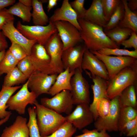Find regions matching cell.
<instances>
[{
    "instance_id": "f1b7e54d",
    "label": "cell",
    "mask_w": 137,
    "mask_h": 137,
    "mask_svg": "<svg viewBox=\"0 0 137 137\" xmlns=\"http://www.w3.org/2000/svg\"><path fill=\"white\" fill-rule=\"evenodd\" d=\"M32 9V7L26 6L18 2L7 9V10L10 14L21 18L23 22H29L32 17L31 11Z\"/></svg>"
},
{
    "instance_id": "f907efd6",
    "label": "cell",
    "mask_w": 137,
    "mask_h": 137,
    "mask_svg": "<svg viewBox=\"0 0 137 137\" xmlns=\"http://www.w3.org/2000/svg\"><path fill=\"white\" fill-rule=\"evenodd\" d=\"M6 52L5 50L0 52V64L5 56Z\"/></svg>"
},
{
    "instance_id": "484cf974",
    "label": "cell",
    "mask_w": 137,
    "mask_h": 137,
    "mask_svg": "<svg viewBox=\"0 0 137 137\" xmlns=\"http://www.w3.org/2000/svg\"><path fill=\"white\" fill-rule=\"evenodd\" d=\"M136 85H131L125 89L119 96L120 107H132L136 109Z\"/></svg>"
},
{
    "instance_id": "ac0fdd59",
    "label": "cell",
    "mask_w": 137,
    "mask_h": 137,
    "mask_svg": "<svg viewBox=\"0 0 137 137\" xmlns=\"http://www.w3.org/2000/svg\"><path fill=\"white\" fill-rule=\"evenodd\" d=\"M90 76L92 79L94 84L91 87L93 94V100L92 103L89 105V108L93 113L95 121L98 118L96 110L97 102L102 98H109L107 90L109 80L97 76L90 75Z\"/></svg>"
},
{
    "instance_id": "52a82bcc",
    "label": "cell",
    "mask_w": 137,
    "mask_h": 137,
    "mask_svg": "<svg viewBox=\"0 0 137 137\" xmlns=\"http://www.w3.org/2000/svg\"><path fill=\"white\" fill-rule=\"evenodd\" d=\"M40 102L44 106L60 114H69L73 107L72 95L68 90H63L51 98H41Z\"/></svg>"
},
{
    "instance_id": "f6af8a7d",
    "label": "cell",
    "mask_w": 137,
    "mask_h": 137,
    "mask_svg": "<svg viewBox=\"0 0 137 137\" xmlns=\"http://www.w3.org/2000/svg\"><path fill=\"white\" fill-rule=\"evenodd\" d=\"M6 37L2 32L0 30V52L5 50L8 47Z\"/></svg>"
},
{
    "instance_id": "9a60e30c",
    "label": "cell",
    "mask_w": 137,
    "mask_h": 137,
    "mask_svg": "<svg viewBox=\"0 0 137 137\" xmlns=\"http://www.w3.org/2000/svg\"><path fill=\"white\" fill-rule=\"evenodd\" d=\"M29 56L35 70L48 75L52 74L50 66V57L44 46L37 43L34 45Z\"/></svg>"
},
{
    "instance_id": "ffe728a7",
    "label": "cell",
    "mask_w": 137,
    "mask_h": 137,
    "mask_svg": "<svg viewBox=\"0 0 137 137\" xmlns=\"http://www.w3.org/2000/svg\"><path fill=\"white\" fill-rule=\"evenodd\" d=\"M27 122L26 118L17 116L12 125L5 127L1 137H29Z\"/></svg>"
},
{
    "instance_id": "d4e9b609",
    "label": "cell",
    "mask_w": 137,
    "mask_h": 137,
    "mask_svg": "<svg viewBox=\"0 0 137 137\" xmlns=\"http://www.w3.org/2000/svg\"><path fill=\"white\" fill-rule=\"evenodd\" d=\"M123 4L125 10L123 19L118 26L121 28H129L137 33V11H132L128 8L127 0H121Z\"/></svg>"
},
{
    "instance_id": "816d5d0a",
    "label": "cell",
    "mask_w": 137,
    "mask_h": 137,
    "mask_svg": "<svg viewBox=\"0 0 137 137\" xmlns=\"http://www.w3.org/2000/svg\"><path fill=\"white\" fill-rule=\"evenodd\" d=\"M10 116H8L5 118L0 120V126L6 122L9 119Z\"/></svg>"
},
{
    "instance_id": "8d00e7d4",
    "label": "cell",
    "mask_w": 137,
    "mask_h": 137,
    "mask_svg": "<svg viewBox=\"0 0 137 137\" xmlns=\"http://www.w3.org/2000/svg\"><path fill=\"white\" fill-rule=\"evenodd\" d=\"M119 131L120 136L133 137L137 135V117L126 123Z\"/></svg>"
},
{
    "instance_id": "7c38bea8",
    "label": "cell",
    "mask_w": 137,
    "mask_h": 137,
    "mask_svg": "<svg viewBox=\"0 0 137 137\" xmlns=\"http://www.w3.org/2000/svg\"><path fill=\"white\" fill-rule=\"evenodd\" d=\"M58 75L57 74L48 75L35 72L28 79V88L35 94L37 98L43 94H48Z\"/></svg>"
},
{
    "instance_id": "681fc988",
    "label": "cell",
    "mask_w": 137,
    "mask_h": 137,
    "mask_svg": "<svg viewBox=\"0 0 137 137\" xmlns=\"http://www.w3.org/2000/svg\"><path fill=\"white\" fill-rule=\"evenodd\" d=\"M19 2L24 5L29 7H32V0H19Z\"/></svg>"
},
{
    "instance_id": "e0dca14e",
    "label": "cell",
    "mask_w": 137,
    "mask_h": 137,
    "mask_svg": "<svg viewBox=\"0 0 137 137\" xmlns=\"http://www.w3.org/2000/svg\"><path fill=\"white\" fill-rule=\"evenodd\" d=\"M81 68L90 71L91 75L97 76L109 80L108 72L103 62L86 48L84 53Z\"/></svg>"
},
{
    "instance_id": "44dd1931",
    "label": "cell",
    "mask_w": 137,
    "mask_h": 137,
    "mask_svg": "<svg viewBox=\"0 0 137 137\" xmlns=\"http://www.w3.org/2000/svg\"><path fill=\"white\" fill-rule=\"evenodd\" d=\"M90 22L103 28L108 22L105 19L101 0H93L82 19Z\"/></svg>"
},
{
    "instance_id": "5b68a950",
    "label": "cell",
    "mask_w": 137,
    "mask_h": 137,
    "mask_svg": "<svg viewBox=\"0 0 137 137\" xmlns=\"http://www.w3.org/2000/svg\"><path fill=\"white\" fill-rule=\"evenodd\" d=\"M82 71L75 70L71 80L70 91L74 105H90V85L82 75Z\"/></svg>"
},
{
    "instance_id": "60d3db41",
    "label": "cell",
    "mask_w": 137,
    "mask_h": 137,
    "mask_svg": "<svg viewBox=\"0 0 137 137\" xmlns=\"http://www.w3.org/2000/svg\"><path fill=\"white\" fill-rule=\"evenodd\" d=\"M82 132V134L74 137H111L105 130L99 131L96 129L92 130L85 129Z\"/></svg>"
},
{
    "instance_id": "8fae6325",
    "label": "cell",
    "mask_w": 137,
    "mask_h": 137,
    "mask_svg": "<svg viewBox=\"0 0 137 137\" xmlns=\"http://www.w3.org/2000/svg\"><path fill=\"white\" fill-rule=\"evenodd\" d=\"M28 83L27 80L17 92L9 98L7 103L9 110L15 111L19 114L23 115L25 113L28 104H34L37 98L33 92L29 91Z\"/></svg>"
},
{
    "instance_id": "30bf717a",
    "label": "cell",
    "mask_w": 137,
    "mask_h": 137,
    "mask_svg": "<svg viewBox=\"0 0 137 137\" xmlns=\"http://www.w3.org/2000/svg\"><path fill=\"white\" fill-rule=\"evenodd\" d=\"M120 109L119 96L110 100V106L108 114L103 118L98 117L94 125L98 131L109 132L118 131V123Z\"/></svg>"
},
{
    "instance_id": "836d02e7",
    "label": "cell",
    "mask_w": 137,
    "mask_h": 137,
    "mask_svg": "<svg viewBox=\"0 0 137 137\" xmlns=\"http://www.w3.org/2000/svg\"><path fill=\"white\" fill-rule=\"evenodd\" d=\"M77 129L71 123L66 121L52 133L44 137H73Z\"/></svg>"
},
{
    "instance_id": "1f68e13d",
    "label": "cell",
    "mask_w": 137,
    "mask_h": 137,
    "mask_svg": "<svg viewBox=\"0 0 137 137\" xmlns=\"http://www.w3.org/2000/svg\"><path fill=\"white\" fill-rule=\"evenodd\" d=\"M27 111L29 119L27 125L29 130V137H41L37 123L35 108L29 107Z\"/></svg>"
},
{
    "instance_id": "d6986e66",
    "label": "cell",
    "mask_w": 137,
    "mask_h": 137,
    "mask_svg": "<svg viewBox=\"0 0 137 137\" xmlns=\"http://www.w3.org/2000/svg\"><path fill=\"white\" fill-rule=\"evenodd\" d=\"M49 19V21L52 23L58 21L68 22L74 25L79 31L81 30L77 15L71 7L68 0H64L61 7L55 11Z\"/></svg>"
},
{
    "instance_id": "603a6c76",
    "label": "cell",
    "mask_w": 137,
    "mask_h": 137,
    "mask_svg": "<svg viewBox=\"0 0 137 137\" xmlns=\"http://www.w3.org/2000/svg\"><path fill=\"white\" fill-rule=\"evenodd\" d=\"M22 86H17L11 87H7L2 86L0 91V119H3L12 114L11 112L7 111L8 108L7 102L9 98Z\"/></svg>"
},
{
    "instance_id": "e575fe53",
    "label": "cell",
    "mask_w": 137,
    "mask_h": 137,
    "mask_svg": "<svg viewBox=\"0 0 137 137\" xmlns=\"http://www.w3.org/2000/svg\"><path fill=\"white\" fill-rule=\"evenodd\" d=\"M120 0H101L104 18L108 22L121 3Z\"/></svg>"
},
{
    "instance_id": "8992f818",
    "label": "cell",
    "mask_w": 137,
    "mask_h": 137,
    "mask_svg": "<svg viewBox=\"0 0 137 137\" xmlns=\"http://www.w3.org/2000/svg\"><path fill=\"white\" fill-rule=\"evenodd\" d=\"M91 52L105 65L109 80L126 67L130 66L137 67V59L133 57L128 56H111L102 55L97 52Z\"/></svg>"
},
{
    "instance_id": "4316f807",
    "label": "cell",
    "mask_w": 137,
    "mask_h": 137,
    "mask_svg": "<svg viewBox=\"0 0 137 137\" xmlns=\"http://www.w3.org/2000/svg\"><path fill=\"white\" fill-rule=\"evenodd\" d=\"M28 78L16 66L7 74L4 77L3 86L11 87L24 83Z\"/></svg>"
},
{
    "instance_id": "d6a6232c",
    "label": "cell",
    "mask_w": 137,
    "mask_h": 137,
    "mask_svg": "<svg viewBox=\"0 0 137 137\" xmlns=\"http://www.w3.org/2000/svg\"><path fill=\"white\" fill-rule=\"evenodd\" d=\"M18 62L8 50L0 64V76L7 74L13 69Z\"/></svg>"
},
{
    "instance_id": "7402d4cb",
    "label": "cell",
    "mask_w": 137,
    "mask_h": 137,
    "mask_svg": "<svg viewBox=\"0 0 137 137\" xmlns=\"http://www.w3.org/2000/svg\"><path fill=\"white\" fill-rule=\"evenodd\" d=\"M74 71L70 72L69 69L67 68L58 74L54 83L50 88L48 94L53 96L63 90L70 91L71 89V80Z\"/></svg>"
},
{
    "instance_id": "cb8c5ba5",
    "label": "cell",
    "mask_w": 137,
    "mask_h": 137,
    "mask_svg": "<svg viewBox=\"0 0 137 137\" xmlns=\"http://www.w3.org/2000/svg\"><path fill=\"white\" fill-rule=\"evenodd\" d=\"M41 1L32 0L33 11L32 17L35 25L45 26L49 22V19L44 10Z\"/></svg>"
},
{
    "instance_id": "2e32d148",
    "label": "cell",
    "mask_w": 137,
    "mask_h": 137,
    "mask_svg": "<svg viewBox=\"0 0 137 137\" xmlns=\"http://www.w3.org/2000/svg\"><path fill=\"white\" fill-rule=\"evenodd\" d=\"M1 30L4 35L10 40L11 43L19 45L25 50L28 56L31 55L32 48L37 43V41L29 40L24 36L15 27L14 21H10L3 25Z\"/></svg>"
},
{
    "instance_id": "ee69618b",
    "label": "cell",
    "mask_w": 137,
    "mask_h": 137,
    "mask_svg": "<svg viewBox=\"0 0 137 137\" xmlns=\"http://www.w3.org/2000/svg\"><path fill=\"white\" fill-rule=\"evenodd\" d=\"M14 19L13 15L8 13L7 9L4 8L0 10V30L3 25Z\"/></svg>"
},
{
    "instance_id": "b9f144b4",
    "label": "cell",
    "mask_w": 137,
    "mask_h": 137,
    "mask_svg": "<svg viewBox=\"0 0 137 137\" xmlns=\"http://www.w3.org/2000/svg\"><path fill=\"white\" fill-rule=\"evenodd\" d=\"M84 0H75L70 4L76 14L78 19H82L87 9L84 7Z\"/></svg>"
},
{
    "instance_id": "ab89813d",
    "label": "cell",
    "mask_w": 137,
    "mask_h": 137,
    "mask_svg": "<svg viewBox=\"0 0 137 137\" xmlns=\"http://www.w3.org/2000/svg\"><path fill=\"white\" fill-rule=\"evenodd\" d=\"M8 50L19 62L28 56L26 52L21 46L15 43H11Z\"/></svg>"
},
{
    "instance_id": "4fadbf2b",
    "label": "cell",
    "mask_w": 137,
    "mask_h": 137,
    "mask_svg": "<svg viewBox=\"0 0 137 137\" xmlns=\"http://www.w3.org/2000/svg\"><path fill=\"white\" fill-rule=\"evenodd\" d=\"M86 48L83 42L63 51L61 59L64 70L68 68L71 72L78 69L82 71L81 64Z\"/></svg>"
},
{
    "instance_id": "74e56055",
    "label": "cell",
    "mask_w": 137,
    "mask_h": 137,
    "mask_svg": "<svg viewBox=\"0 0 137 137\" xmlns=\"http://www.w3.org/2000/svg\"><path fill=\"white\" fill-rule=\"evenodd\" d=\"M110 100L109 98H103L97 102L96 110L98 117L103 118L108 113L110 108Z\"/></svg>"
},
{
    "instance_id": "d590c367",
    "label": "cell",
    "mask_w": 137,
    "mask_h": 137,
    "mask_svg": "<svg viewBox=\"0 0 137 137\" xmlns=\"http://www.w3.org/2000/svg\"><path fill=\"white\" fill-rule=\"evenodd\" d=\"M97 52L101 54L107 56H128L137 59V49L130 51L124 49L105 48L101 49Z\"/></svg>"
},
{
    "instance_id": "f546056e",
    "label": "cell",
    "mask_w": 137,
    "mask_h": 137,
    "mask_svg": "<svg viewBox=\"0 0 137 137\" xmlns=\"http://www.w3.org/2000/svg\"><path fill=\"white\" fill-rule=\"evenodd\" d=\"M137 117V110L128 106L120 107L118 123V131H120L128 122Z\"/></svg>"
},
{
    "instance_id": "83f0119b",
    "label": "cell",
    "mask_w": 137,
    "mask_h": 137,
    "mask_svg": "<svg viewBox=\"0 0 137 137\" xmlns=\"http://www.w3.org/2000/svg\"><path fill=\"white\" fill-rule=\"evenodd\" d=\"M132 31L130 28H121L117 26L104 32L108 37L119 47L122 42L130 36Z\"/></svg>"
},
{
    "instance_id": "5bb4252c",
    "label": "cell",
    "mask_w": 137,
    "mask_h": 137,
    "mask_svg": "<svg viewBox=\"0 0 137 137\" xmlns=\"http://www.w3.org/2000/svg\"><path fill=\"white\" fill-rule=\"evenodd\" d=\"M89 105L85 104L77 105L74 110L65 117L66 121L71 123L76 129L79 130L92 123L94 118L90 109Z\"/></svg>"
},
{
    "instance_id": "7bdbcfd3",
    "label": "cell",
    "mask_w": 137,
    "mask_h": 137,
    "mask_svg": "<svg viewBox=\"0 0 137 137\" xmlns=\"http://www.w3.org/2000/svg\"><path fill=\"white\" fill-rule=\"evenodd\" d=\"M121 45L124 46V49L133 48L134 49H137V33L132 30L130 38L123 41Z\"/></svg>"
},
{
    "instance_id": "3957f363",
    "label": "cell",
    "mask_w": 137,
    "mask_h": 137,
    "mask_svg": "<svg viewBox=\"0 0 137 137\" xmlns=\"http://www.w3.org/2000/svg\"><path fill=\"white\" fill-rule=\"evenodd\" d=\"M137 81V67L125 68L109 80L107 90L108 98L111 100L119 96L128 86L136 85Z\"/></svg>"
},
{
    "instance_id": "9c48e42d",
    "label": "cell",
    "mask_w": 137,
    "mask_h": 137,
    "mask_svg": "<svg viewBox=\"0 0 137 137\" xmlns=\"http://www.w3.org/2000/svg\"><path fill=\"white\" fill-rule=\"evenodd\" d=\"M56 27L63 44V51L83 42L80 31L73 25L65 21L52 23Z\"/></svg>"
},
{
    "instance_id": "c3c4849f",
    "label": "cell",
    "mask_w": 137,
    "mask_h": 137,
    "mask_svg": "<svg viewBox=\"0 0 137 137\" xmlns=\"http://www.w3.org/2000/svg\"><path fill=\"white\" fill-rule=\"evenodd\" d=\"M58 0H49L47 7V11L49 12L57 4Z\"/></svg>"
},
{
    "instance_id": "277c9868",
    "label": "cell",
    "mask_w": 137,
    "mask_h": 137,
    "mask_svg": "<svg viewBox=\"0 0 137 137\" xmlns=\"http://www.w3.org/2000/svg\"><path fill=\"white\" fill-rule=\"evenodd\" d=\"M16 28L27 39L36 40L37 43L44 46L51 36L57 32L55 26L50 21L47 25L42 26L25 25L19 21Z\"/></svg>"
},
{
    "instance_id": "4dcf8cb0",
    "label": "cell",
    "mask_w": 137,
    "mask_h": 137,
    "mask_svg": "<svg viewBox=\"0 0 137 137\" xmlns=\"http://www.w3.org/2000/svg\"><path fill=\"white\" fill-rule=\"evenodd\" d=\"M124 13V7L122 1L107 24L104 28V32L112 29L118 26L119 22L123 19Z\"/></svg>"
},
{
    "instance_id": "6da1fadb",
    "label": "cell",
    "mask_w": 137,
    "mask_h": 137,
    "mask_svg": "<svg viewBox=\"0 0 137 137\" xmlns=\"http://www.w3.org/2000/svg\"><path fill=\"white\" fill-rule=\"evenodd\" d=\"M81 28V38L87 48L91 52H98L105 48H119L105 34L103 28L82 19H78Z\"/></svg>"
},
{
    "instance_id": "ba28073f",
    "label": "cell",
    "mask_w": 137,
    "mask_h": 137,
    "mask_svg": "<svg viewBox=\"0 0 137 137\" xmlns=\"http://www.w3.org/2000/svg\"><path fill=\"white\" fill-rule=\"evenodd\" d=\"M44 46L50 58L52 74H58L63 72L61 57L63 45L57 32L51 36Z\"/></svg>"
},
{
    "instance_id": "7a4b0ae2",
    "label": "cell",
    "mask_w": 137,
    "mask_h": 137,
    "mask_svg": "<svg viewBox=\"0 0 137 137\" xmlns=\"http://www.w3.org/2000/svg\"><path fill=\"white\" fill-rule=\"evenodd\" d=\"M34 105L37 123L41 137L51 134L66 121L65 117L39 104L37 100Z\"/></svg>"
},
{
    "instance_id": "f35d334b",
    "label": "cell",
    "mask_w": 137,
    "mask_h": 137,
    "mask_svg": "<svg viewBox=\"0 0 137 137\" xmlns=\"http://www.w3.org/2000/svg\"><path fill=\"white\" fill-rule=\"evenodd\" d=\"M17 67L28 78L34 72L29 56L19 61L17 65Z\"/></svg>"
},
{
    "instance_id": "bcb514c9",
    "label": "cell",
    "mask_w": 137,
    "mask_h": 137,
    "mask_svg": "<svg viewBox=\"0 0 137 137\" xmlns=\"http://www.w3.org/2000/svg\"><path fill=\"white\" fill-rule=\"evenodd\" d=\"M15 2V0H0V10L12 5Z\"/></svg>"
},
{
    "instance_id": "f5cc1de1",
    "label": "cell",
    "mask_w": 137,
    "mask_h": 137,
    "mask_svg": "<svg viewBox=\"0 0 137 137\" xmlns=\"http://www.w3.org/2000/svg\"><path fill=\"white\" fill-rule=\"evenodd\" d=\"M132 137H137V135H135V136H134Z\"/></svg>"
},
{
    "instance_id": "7dc6e473",
    "label": "cell",
    "mask_w": 137,
    "mask_h": 137,
    "mask_svg": "<svg viewBox=\"0 0 137 137\" xmlns=\"http://www.w3.org/2000/svg\"><path fill=\"white\" fill-rule=\"evenodd\" d=\"M127 5L129 9L132 11H136L137 10V0H128Z\"/></svg>"
}]
</instances>
